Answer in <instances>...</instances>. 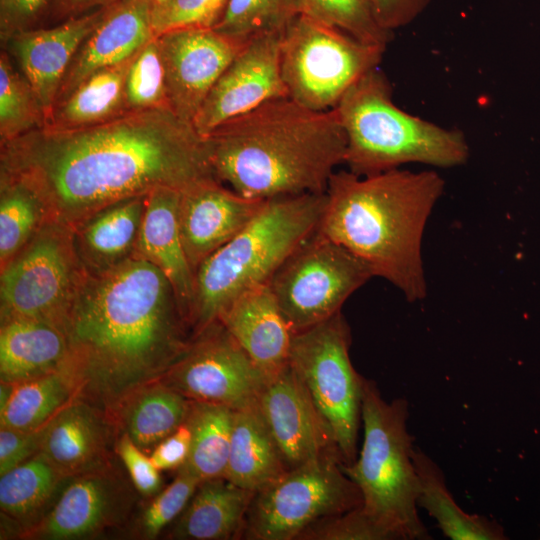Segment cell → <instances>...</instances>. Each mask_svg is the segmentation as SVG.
<instances>
[{"mask_svg":"<svg viewBox=\"0 0 540 540\" xmlns=\"http://www.w3.org/2000/svg\"><path fill=\"white\" fill-rule=\"evenodd\" d=\"M205 137L216 178L261 200L325 193L346 152L335 108L316 111L289 97L269 100Z\"/></svg>","mask_w":540,"mask_h":540,"instance_id":"cell-3","label":"cell"},{"mask_svg":"<svg viewBox=\"0 0 540 540\" xmlns=\"http://www.w3.org/2000/svg\"><path fill=\"white\" fill-rule=\"evenodd\" d=\"M166 0H154V3H161V2H164Z\"/></svg>","mask_w":540,"mask_h":540,"instance_id":"cell-48","label":"cell"},{"mask_svg":"<svg viewBox=\"0 0 540 540\" xmlns=\"http://www.w3.org/2000/svg\"><path fill=\"white\" fill-rule=\"evenodd\" d=\"M51 0H0V38L6 43L14 35L41 28L49 19Z\"/></svg>","mask_w":540,"mask_h":540,"instance_id":"cell-43","label":"cell"},{"mask_svg":"<svg viewBox=\"0 0 540 540\" xmlns=\"http://www.w3.org/2000/svg\"><path fill=\"white\" fill-rule=\"evenodd\" d=\"M147 198L144 194L112 203L72 228L77 255L89 275L133 258Z\"/></svg>","mask_w":540,"mask_h":540,"instance_id":"cell-24","label":"cell"},{"mask_svg":"<svg viewBox=\"0 0 540 540\" xmlns=\"http://www.w3.org/2000/svg\"><path fill=\"white\" fill-rule=\"evenodd\" d=\"M75 398L74 380L63 367L14 383L6 404L0 409V428L40 429Z\"/></svg>","mask_w":540,"mask_h":540,"instance_id":"cell-33","label":"cell"},{"mask_svg":"<svg viewBox=\"0 0 540 540\" xmlns=\"http://www.w3.org/2000/svg\"><path fill=\"white\" fill-rule=\"evenodd\" d=\"M180 193L172 188L159 187L148 194L133 258L152 264L164 274L190 326L195 273L187 259L180 234Z\"/></svg>","mask_w":540,"mask_h":540,"instance_id":"cell-23","label":"cell"},{"mask_svg":"<svg viewBox=\"0 0 540 540\" xmlns=\"http://www.w3.org/2000/svg\"><path fill=\"white\" fill-rule=\"evenodd\" d=\"M282 33L250 38L233 59L193 120L200 135L269 100L288 97L281 73Z\"/></svg>","mask_w":540,"mask_h":540,"instance_id":"cell-16","label":"cell"},{"mask_svg":"<svg viewBox=\"0 0 540 540\" xmlns=\"http://www.w3.org/2000/svg\"><path fill=\"white\" fill-rule=\"evenodd\" d=\"M265 200L240 195L218 179L198 183L180 193L178 220L183 247L194 271L236 236Z\"/></svg>","mask_w":540,"mask_h":540,"instance_id":"cell-18","label":"cell"},{"mask_svg":"<svg viewBox=\"0 0 540 540\" xmlns=\"http://www.w3.org/2000/svg\"><path fill=\"white\" fill-rule=\"evenodd\" d=\"M67 356V339L58 327L30 318L1 319V382L14 384L57 371Z\"/></svg>","mask_w":540,"mask_h":540,"instance_id":"cell-26","label":"cell"},{"mask_svg":"<svg viewBox=\"0 0 540 540\" xmlns=\"http://www.w3.org/2000/svg\"><path fill=\"white\" fill-rule=\"evenodd\" d=\"M46 123L44 109L33 88L13 66L9 55H0V145Z\"/></svg>","mask_w":540,"mask_h":540,"instance_id":"cell-35","label":"cell"},{"mask_svg":"<svg viewBox=\"0 0 540 540\" xmlns=\"http://www.w3.org/2000/svg\"><path fill=\"white\" fill-rule=\"evenodd\" d=\"M154 0H120L82 43L60 84L55 105L64 101L96 71L133 57L155 37L152 28Z\"/></svg>","mask_w":540,"mask_h":540,"instance_id":"cell-20","label":"cell"},{"mask_svg":"<svg viewBox=\"0 0 540 540\" xmlns=\"http://www.w3.org/2000/svg\"><path fill=\"white\" fill-rule=\"evenodd\" d=\"M374 275L343 246L316 230L277 269L269 285L294 333L341 311Z\"/></svg>","mask_w":540,"mask_h":540,"instance_id":"cell-12","label":"cell"},{"mask_svg":"<svg viewBox=\"0 0 540 540\" xmlns=\"http://www.w3.org/2000/svg\"><path fill=\"white\" fill-rule=\"evenodd\" d=\"M304 13V0H227L224 11L213 27L238 37L283 32Z\"/></svg>","mask_w":540,"mask_h":540,"instance_id":"cell-36","label":"cell"},{"mask_svg":"<svg viewBox=\"0 0 540 540\" xmlns=\"http://www.w3.org/2000/svg\"><path fill=\"white\" fill-rule=\"evenodd\" d=\"M304 13L365 43L386 48L391 39L366 0H304Z\"/></svg>","mask_w":540,"mask_h":540,"instance_id":"cell-38","label":"cell"},{"mask_svg":"<svg viewBox=\"0 0 540 540\" xmlns=\"http://www.w3.org/2000/svg\"><path fill=\"white\" fill-rule=\"evenodd\" d=\"M136 492L129 477L112 460L71 477L47 514L21 532L19 538L88 539L122 527L131 520Z\"/></svg>","mask_w":540,"mask_h":540,"instance_id":"cell-14","label":"cell"},{"mask_svg":"<svg viewBox=\"0 0 540 540\" xmlns=\"http://www.w3.org/2000/svg\"><path fill=\"white\" fill-rule=\"evenodd\" d=\"M408 416L406 399L388 402L377 384L364 378L362 445L356 460L341 463V468L359 488L362 509L394 540H425L430 535L417 509L419 484Z\"/></svg>","mask_w":540,"mask_h":540,"instance_id":"cell-7","label":"cell"},{"mask_svg":"<svg viewBox=\"0 0 540 540\" xmlns=\"http://www.w3.org/2000/svg\"><path fill=\"white\" fill-rule=\"evenodd\" d=\"M120 0H51L49 21L61 23L68 19L107 8Z\"/></svg>","mask_w":540,"mask_h":540,"instance_id":"cell-47","label":"cell"},{"mask_svg":"<svg viewBox=\"0 0 540 540\" xmlns=\"http://www.w3.org/2000/svg\"><path fill=\"white\" fill-rule=\"evenodd\" d=\"M63 331V368L77 397L109 416L132 392L160 380L192 338L168 279L134 258L88 274Z\"/></svg>","mask_w":540,"mask_h":540,"instance_id":"cell-2","label":"cell"},{"mask_svg":"<svg viewBox=\"0 0 540 540\" xmlns=\"http://www.w3.org/2000/svg\"><path fill=\"white\" fill-rule=\"evenodd\" d=\"M44 427L31 431L0 428V475L40 452Z\"/></svg>","mask_w":540,"mask_h":540,"instance_id":"cell-44","label":"cell"},{"mask_svg":"<svg viewBox=\"0 0 540 540\" xmlns=\"http://www.w3.org/2000/svg\"><path fill=\"white\" fill-rule=\"evenodd\" d=\"M87 276L73 229L52 219L0 269L1 319L30 318L63 331Z\"/></svg>","mask_w":540,"mask_h":540,"instance_id":"cell-10","label":"cell"},{"mask_svg":"<svg viewBox=\"0 0 540 540\" xmlns=\"http://www.w3.org/2000/svg\"><path fill=\"white\" fill-rule=\"evenodd\" d=\"M155 38L169 107L192 123L219 77L250 40L214 28L175 29Z\"/></svg>","mask_w":540,"mask_h":540,"instance_id":"cell-15","label":"cell"},{"mask_svg":"<svg viewBox=\"0 0 540 540\" xmlns=\"http://www.w3.org/2000/svg\"><path fill=\"white\" fill-rule=\"evenodd\" d=\"M378 23L387 31L411 22L429 0H366Z\"/></svg>","mask_w":540,"mask_h":540,"instance_id":"cell-46","label":"cell"},{"mask_svg":"<svg viewBox=\"0 0 540 540\" xmlns=\"http://www.w3.org/2000/svg\"><path fill=\"white\" fill-rule=\"evenodd\" d=\"M114 450L139 495L150 498L161 490L160 471L126 433L118 434Z\"/></svg>","mask_w":540,"mask_h":540,"instance_id":"cell-42","label":"cell"},{"mask_svg":"<svg viewBox=\"0 0 540 540\" xmlns=\"http://www.w3.org/2000/svg\"><path fill=\"white\" fill-rule=\"evenodd\" d=\"M107 9L71 18L50 28L24 31L5 43L36 93L46 120L54 108L60 84L71 61Z\"/></svg>","mask_w":540,"mask_h":540,"instance_id":"cell-19","label":"cell"},{"mask_svg":"<svg viewBox=\"0 0 540 540\" xmlns=\"http://www.w3.org/2000/svg\"><path fill=\"white\" fill-rule=\"evenodd\" d=\"M257 405L287 470L328 456L341 460L330 429L289 363L266 380Z\"/></svg>","mask_w":540,"mask_h":540,"instance_id":"cell-17","label":"cell"},{"mask_svg":"<svg viewBox=\"0 0 540 540\" xmlns=\"http://www.w3.org/2000/svg\"><path fill=\"white\" fill-rule=\"evenodd\" d=\"M435 171H335L317 230L363 261L409 302L426 296L421 254L429 216L444 191Z\"/></svg>","mask_w":540,"mask_h":540,"instance_id":"cell-4","label":"cell"},{"mask_svg":"<svg viewBox=\"0 0 540 540\" xmlns=\"http://www.w3.org/2000/svg\"><path fill=\"white\" fill-rule=\"evenodd\" d=\"M189 407L188 398L158 380L132 392L109 417L117 434L147 453L185 422Z\"/></svg>","mask_w":540,"mask_h":540,"instance_id":"cell-27","label":"cell"},{"mask_svg":"<svg viewBox=\"0 0 540 540\" xmlns=\"http://www.w3.org/2000/svg\"><path fill=\"white\" fill-rule=\"evenodd\" d=\"M0 146V173L25 181L51 218L71 228L120 200L217 179L206 137L169 107L80 128L43 127Z\"/></svg>","mask_w":540,"mask_h":540,"instance_id":"cell-1","label":"cell"},{"mask_svg":"<svg viewBox=\"0 0 540 540\" xmlns=\"http://www.w3.org/2000/svg\"><path fill=\"white\" fill-rule=\"evenodd\" d=\"M418 478V507L435 519L443 534L452 540H502L504 529L483 515L469 514L455 501L441 468L420 449L413 450Z\"/></svg>","mask_w":540,"mask_h":540,"instance_id":"cell-30","label":"cell"},{"mask_svg":"<svg viewBox=\"0 0 540 540\" xmlns=\"http://www.w3.org/2000/svg\"><path fill=\"white\" fill-rule=\"evenodd\" d=\"M201 481L180 467L173 482L150 497L147 505L131 521L129 535L154 539L173 523L185 509Z\"/></svg>","mask_w":540,"mask_h":540,"instance_id":"cell-37","label":"cell"},{"mask_svg":"<svg viewBox=\"0 0 540 540\" xmlns=\"http://www.w3.org/2000/svg\"><path fill=\"white\" fill-rule=\"evenodd\" d=\"M191 432L183 423L161 440L150 452V459L159 471L178 470L188 459Z\"/></svg>","mask_w":540,"mask_h":540,"instance_id":"cell-45","label":"cell"},{"mask_svg":"<svg viewBox=\"0 0 540 540\" xmlns=\"http://www.w3.org/2000/svg\"><path fill=\"white\" fill-rule=\"evenodd\" d=\"M235 410L221 404L190 400L185 420L191 444L184 468L200 481L225 477Z\"/></svg>","mask_w":540,"mask_h":540,"instance_id":"cell-32","label":"cell"},{"mask_svg":"<svg viewBox=\"0 0 540 540\" xmlns=\"http://www.w3.org/2000/svg\"><path fill=\"white\" fill-rule=\"evenodd\" d=\"M118 434L109 415L75 398L44 427L40 452L66 477H73L112 461Z\"/></svg>","mask_w":540,"mask_h":540,"instance_id":"cell-21","label":"cell"},{"mask_svg":"<svg viewBox=\"0 0 540 540\" xmlns=\"http://www.w3.org/2000/svg\"><path fill=\"white\" fill-rule=\"evenodd\" d=\"M298 540H394L361 505L339 515L324 518L308 527Z\"/></svg>","mask_w":540,"mask_h":540,"instance_id":"cell-41","label":"cell"},{"mask_svg":"<svg viewBox=\"0 0 540 540\" xmlns=\"http://www.w3.org/2000/svg\"><path fill=\"white\" fill-rule=\"evenodd\" d=\"M71 477L41 452L0 475L1 514L17 527V536L52 508Z\"/></svg>","mask_w":540,"mask_h":540,"instance_id":"cell-29","label":"cell"},{"mask_svg":"<svg viewBox=\"0 0 540 540\" xmlns=\"http://www.w3.org/2000/svg\"><path fill=\"white\" fill-rule=\"evenodd\" d=\"M268 379L289 362L294 332L268 283L239 294L218 319Z\"/></svg>","mask_w":540,"mask_h":540,"instance_id":"cell-22","label":"cell"},{"mask_svg":"<svg viewBox=\"0 0 540 540\" xmlns=\"http://www.w3.org/2000/svg\"><path fill=\"white\" fill-rule=\"evenodd\" d=\"M134 56L90 75L53 108L44 127L80 128L109 120L128 111L125 102V80Z\"/></svg>","mask_w":540,"mask_h":540,"instance_id":"cell-31","label":"cell"},{"mask_svg":"<svg viewBox=\"0 0 540 540\" xmlns=\"http://www.w3.org/2000/svg\"><path fill=\"white\" fill-rule=\"evenodd\" d=\"M341 460L324 457L286 471L254 492L241 538L298 540L314 523L362 505Z\"/></svg>","mask_w":540,"mask_h":540,"instance_id":"cell-11","label":"cell"},{"mask_svg":"<svg viewBox=\"0 0 540 540\" xmlns=\"http://www.w3.org/2000/svg\"><path fill=\"white\" fill-rule=\"evenodd\" d=\"M346 136L344 163L358 176L398 169L407 163L440 168L469 158L464 134L405 112L377 68L366 73L335 107Z\"/></svg>","mask_w":540,"mask_h":540,"instance_id":"cell-6","label":"cell"},{"mask_svg":"<svg viewBox=\"0 0 540 540\" xmlns=\"http://www.w3.org/2000/svg\"><path fill=\"white\" fill-rule=\"evenodd\" d=\"M254 492L225 477L199 483L185 509L174 521L167 538L178 540H230L242 536Z\"/></svg>","mask_w":540,"mask_h":540,"instance_id":"cell-25","label":"cell"},{"mask_svg":"<svg viewBox=\"0 0 540 540\" xmlns=\"http://www.w3.org/2000/svg\"><path fill=\"white\" fill-rule=\"evenodd\" d=\"M385 49L302 13L282 33L281 73L288 97L312 110L334 109L378 67Z\"/></svg>","mask_w":540,"mask_h":540,"instance_id":"cell-8","label":"cell"},{"mask_svg":"<svg viewBox=\"0 0 540 540\" xmlns=\"http://www.w3.org/2000/svg\"><path fill=\"white\" fill-rule=\"evenodd\" d=\"M125 102L128 110L169 107L165 70L155 37L139 50L129 66Z\"/></svg>","mask_w":540,"mask_h":540,"instance_id":"cell-39","label":"cell"},{"mask_svg":"<svg viewBox=\"0 0 540 540\" xmlns=\"http://www.w3.org/2000/svg\"><path fill=\"white\" fill-rule=\"evenodd\" d=\"M266 380L219 320L192 335L184 353L160 379L189 400L234 410L256 403Z\"/></svg>","mask_w":540,"mask_h":540,"instance_id":"cell-13","label":"cell"},{"mask_svg":"<svg viewBox=\"0 0 540 540\" xmlns=\"http://www.w3.org/2000/svg\"><path fill=\"white\" fill-rule=\"evenodd\" d=\"M227 0H166L154 3L152 28L155 36L182 28H213Z\"/></svg>","mask_w":540,"mask_h":540,"instance_id":"cell-40","label":"cell"},{"mask_svg":"<svg viewBox=\"0 0 540 540\" xmlns=\"http://www.w3.org/2000/svg\"><path fill=\"white\" fill-rule=\"evenodd\" d=\"M325 203L326 192L266 199L252 220L196 270L192 335L216 321L239 294L268 283L317 230Z\"/></svg>","mask_w":540,"mask_h":540,"instance_id":"cell-5","label":"cell"},{"mask_svg":"<svg viewBox=\"0 0 540 540\" xmlns=\"http://www.w3.org/2000/svg\"><path fill=\"white\" fill-rule=\"evenodd\" d=\"M350 343V328L340 311L295 333L288 362L330 429L345 465L352 464L359 451L364 381L352 365Z\"/></svg>","mask_w":540,"mask_h":540,"instance_id":"cell-9","label":"cell"},{"mask_svg":"<svg viewBox=\"0 0 540 540\" xmlns=\"http://www.w3.org/2000/svg\"><path fill=\"white\" fill-rule=\"evenodd\" d=\"M286 471L257 402L235 410L225 478L255 492Z\"/></svg>","mask_w":540,"mask_h":540,"instance_id":"cell-28","label":"cell"},{"mask_svg":"<svg viewBox=\"0 0 540 540\" xmlns=\"http://www.w3.org/2000/svg\"><path fill=\"white\" fill-rule=\"evenodd\" d=\"M50 220L48 206L30 185L0 173V269Z\"/></svg>","mask_w":540,"mask_h":540,"instance_id":"cell-34","label":"cell"}]
</instances>
